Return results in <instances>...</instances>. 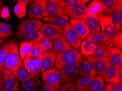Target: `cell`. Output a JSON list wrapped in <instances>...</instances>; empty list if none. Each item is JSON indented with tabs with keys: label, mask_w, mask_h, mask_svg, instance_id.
<instances>
[{
	"label": "cell",
	"mask_w": 122,
	"mask_h": 91,
	"mask_svg": "<svg viewBox=\"0 0 122 91\" xmlns=\"http://www.w3.org/2000/svg\"><path fill=\"white\" fill-rule=\"evenodd\" d=\"M6 43L7 54L5 62V68L13 74L21 66L23 62L20 57L18 42L10 40Z\"/></svg>",
	"instance_id": "1"
},
{
	"label": "cell",
	"mask_w": 122,
	"mask_h": 91,
	"mask_svg": "<svg viewBox=\"0 0 122 91\" xmlns=\"http://www.w3.org/2000/svg\"><path fill=\"white\" fill-rule=\"evenodd\" d=\"M83 60V55L80 52L71 49L58 53L55 63V68L60 70L64 67L77 63Z\"/></svg>",
	"instance_id": "2"
},
{
	"label": "cell",
	"mask_w": 122,
	"mask_h": 91,
	"mask_svg": "<svg viewBox=\"0 0 122 91\" xmlns=\"http://www.w3.org/2000/svg\"><path fill=\"white\" fill-rule=\"evenodd\" d=\"M83 59L88 61L92 65L95 73L98 75V77H101L103 80L105 71L108 66L110 64L108 59L98 58L92 56H83Z\"/></svg>",
	"instance_id": "3"
},
{
	"label": "cell",
	"mask_w": 122,
	"mask_h": 91,
	"mask_svg": "<svg viewBox=\"0 0 122 91\" xmlns=\"http://www.w3.org/2000/svg\"><path fill=\"white\" fill-rule=\"evenodd\" d=\"M42 57L31 58L26 57L23 61V64L28 72L31 78L38 77L41 73Z\"/></svg>",
	"instance_id": "4"
},
{
	"label": "cell",
	"mask_w": 122,
	"mask_h": 91,
	"mask_svg": "<svg viewBox=\"0 0 122 91\" xmlns=\"http://www.w3.org/2000/svg\"><path fill=\"white\" fill-rule=\"evenodd\" d=\"M82 62L68 65L61 69L59 72L60 73L61 82L62 84L73 81L78 76L79 68Z\"/></svg>",
	"instance_id": "5"
},
{
	"label": "cell",
	"mask_w": 122,
	"mask_h": 91,
	"mask_svg": "<svg viewBox=\"0 0 122 91\" xmlns=\"http://www.w3.org/2000/svg\"><path fill=\"white\" fill-rule=\"evenodd\" d=\"M99 19L101 32L111 40L117 33L111 18L110 16L102 14L100 15Z\"/></svg>",
	"instance_id": "6"
},
{
	"label": "cell",
	"mask_w": 122,
	"mask_h": 91,
	"mask_svg": "<svg viewBox=\"0 0 122 91\" xmlns=\"http://www.w3.org/2000/svg\"><path fill=\"white\" fill-rule=\"evenodd\" d=\"M46 0H35L30 5L27 13V17L35 20L42 19L44 18L45 11Z\"/></svg>",
	"instance_id": "7"
},
{
	"label": "cell",
	"mask_w": 122,
	"mask_h": 91,
	"mask_svg": "<svg viewBox=\"0 0 122 91\" xmlns=\"http://www.w3.org/2000/svg\"><path fill=\"white\" fill-rule=\"evenodd\" d=\"M63 31L64 37L66 41L73 49L79 51L82 40L69 23L63 27Z\"/></svg>",
	"instance_id": "8"
},
{
	"label": "cell",
	"mask_w": 122,
	"mask_h": 91,
	"mask_svg": "<svg viewBox=\"0 0 122 91\" xmlns=\"http://www.w3.org/2000/svg\"><path fill=\"white\" fill-rule=\"evenodd\" d=\"M42 79L46 84L58 89L61 83L60 72L54 67L42 73Z\"/></svg>",
	"instance_id": "9"
},
{
	"label": "cell",
	"mask_w": 122,
	"mask_h": 91,
	"mask_svg": "<svg viewBox=\"0 0 122 91\" xmlns=\"http://www.w3.org/2000/svg\"><path fill=\"white\" fill-rule=\"evenodd\" d=\"M39 31L44 37L52 40L64 36L63 28L52 24H44L40 28Z\"/></svg>",
	"instance_id": "10"
},
{
	"label": "cell",
	"mask_w": 122,
	"mask_h": 91,
	"mask_svg": "<svg viewBox=\"0 0 122 91\" xmlns=\"http://www.w3.org/2000/svg\"><path fill=\"white\" fill-rule=\"evenodd\" d=\"M43 25L40 20L26 18L20 21L17 26L18 30L20 32H33L39 31V29Z\"/></svg>",
	"instance_id": "11"
},
{
	"label": "cell",
	"mask_w": 122,
	"mask_h": 91,
	"mask_svg": "<svg viewBox=\"0 0 122 91\" xmlns=\"http://www.w3.org/2000/svg\"><path fill=\"white\" fill-rule=\"evenodd\" d=\"M64 8L67 16L71 19L84 20L89 16L86 7L85 5L66 7Z\"/></svg>",
	"instance_id": "12"
},
{
	"label": "cell",
	"mask_w": 122,
	"mask_h": 91,
	"mask_svg": "<svg viewBox=\"0 0 122 91\" xmlns=\"http://www.w3.org/2000/svg\"><path fill=\"white\" fill-rule=\"evenodd\" d=\"M67 16L64 7L59 5L57 0H49L46 3L44 17L48 16Z\"/></svg>",
	"instance_id": "13"
},
{
	"label": "cell",
	"mask_w": 122,
	"mask_h": 91,
	"mask_svg": "<svg viewBox=\"0 0 122 91\" xmlns=\"http://www.w3.org/2000/svg\"><path fill=\"white\" fill-rule=\"evenodd\" d=\"M69 24L82 41L86 39L90 34V31L87 26L83 20L70 19Z\"/></svg>",
	"instance_id": "14"
},
{
	"label": "cell",
	"mask_w": 122,
	"mask_h": 91,
	"mask_svg": "<svg viewBox=\"0 0 122 91\" xmlns=\"http://www.w3.org/2000/svg\"><path fill=\"white\" fill-rule=\"evenodd\" d=\"M58 55L56 52L52 50L45 53L42 57V66L41 69V73L48 70L54 67L56 58Z\"/></svg>",
	"instance_id": "15"
},
{
	"label": "cell",
	"mask_w": 122,
	"mask_h": 91,
	"mask_svg": "<svg viewBox=\"0 0 122 91\" xmlns=\"http://www.w3.org/2000/svg\"><path fill=\"white\" fill-rule=\"evenodd\" d=\"M16 79L10 72L5 69L2 74V80L0 91H11L13 88Z\"/></svg>",
	"instance_id": "16"
},
{
	"label": "cell",
	"mask_w": 122,
	"mask_h": 91,
	"mask_svg": "<svg viewBox=\"0 0 122 91\" xmlns=\"http://www.w3.org/2000/svg\"><path fill=\"white\" fill-rule=\"evenodd\" d=\"M112 48V45L111 40L102 44H97L95 45V49L94 50L93 54L92 56L98 58L108 59L109 53Z\"/></svg>",
	"instance_id": "17"
},
{
	"label": "cell",
	"mask_w": 122,
	"mask_h": 91,
	"mask_svg": "<svg viewBox=\"0 0 122 91\" xmlns=\"http://www.w3.org/2000/svg\"><path fill=\"white\" fill-rule=\"evenodd\" d=\"M42 85V83L38 76L22 82L21 88L22 91H41Z\"/></svg>",
	"instance_id": "18"
},
{
	"label": "cell",
	"mask_w": 122,
	"mask_h": 91,
	"mask_svg": "<svg viewBox=\"0 0 122 91\" xmlns=\"http://www.w3.org/2000/svg\"><path fill=\"white\" fill-rule=\"evenodd\" d=\"M15 35L21 42H36L40 41L43 38V35L40 31L33 32H16Z\"/></svg>",
	"instance_id": "19"
},
{
	"label": "cell",
	"mask_w": 122,
	"mask_h": 91,
	"mask_svg": "<svg viewBox=\"0 0 122 91\" xmlns=\"http://www.w3.org/2000/svg\"><path fill=\"white\" fill-rule=\"evenodd\" d=\"M86 9L89 16L99 17L100 15L104 14L103 6L101 1L99 0H93L90 2Z\"/></svg>",
	"instance_id": "20"
},
{
	"label": "cell",
	"mask_w": 122,
	"mask_h": 91,
	"mask_svg": "<svg viewBox=\"0 0 122 91\" xmlns=\"http://www.w3.org/2000/svg\"><path fill=\"white\" fill-rule=\"evenodd\" d=\"M103 81L108 83L119 84L118 78V68L111 64L109 65L105 71Z\"/></svg>",
	"instance_id": "21"
},
{
	"label": "cell",
	"mask_w": 122,
	"mask_h": 91,
	"mask_svg": "<svg viewBox=\"0 0 122 91\" xmlns=\"http://www.w3.org/2000/svg\"><path fill=\"white\" fill-rule=\"evenodd\" d=\"M16 5H14L13 10L16 18L19 19H22L26 14L27 5L28 3H32L33 1L29 0H19L15 1Z\"/></svg>",
	"instance_id": "22"
},
{
	"label": "cell",
	"mask_w": 122,
	"mask_h": 91,
	"mask_svg": "<svg viewBox=\"0 0 122 91\" xmlns=\"http://www.w3.org/2000/svg\"><path fill=\"white\" fill-rule=\"evenodd\" d=\"M108 59L111 64L118 68L122 64V50L115 48H112L109 53Z\"/></svg>",
	"instance_id": "23"
},
{
	"label": "cell",
	"mask_w": 122,
	"mask_h": 91,
	"mask_svg": "<svg viewBox=\"0 0 122 91\" xmlns=\"http://www.w3.org/2000/svg\"><path fill=\"white\" fill-rule=\"evenodd\" d=\"M122 7H120L116 4V7L110 15L115 27L116 32L122 30Z\"/></svg>",
	"instance_id": "24"
},
{
	"label": "cell",
	"mask_w": 122,
	"mask_h": 91,
	"mask_svg": "<svg viewBox=\"0 0 122 91\" xmlns=\"http://www.w3.org/2000/svg\"><path fill=\"white\" fill-rule=\"evenodd\" d=\"M42 20L47 24H52L62 28L69 23L68 16L64 15L44 17Z\"/></svg>",
	"instance_id": "25"
},
{
	"label": "cell",
	"mask_w": 122,
	"mask_h": 91,
	"mask_svg": "<svg viewBox=\"0 0 122 91\" xmlns=\"http://www.w3.org/2000/svg\"><path fill=\"white\" fill-rule=\"evenodd\" d=\"M95 72L92 65L88 61L83 59L79 68L78 77H91L95 76Z\"/></svg>",
	"instance_id": "26"
},
{
	"label": "cell",
	"mask_w": 122,
	"mask_h": 91,
	"mask_svg": "<svg viewBox=\"0 0 122 91\" xmlns=\"http://www.w3.org/2000/svg\"><path fill=\"white\" fill-rule=\"evenodd\" d=\"M83 20L87 26L90 31V34L97 33L101 31L99 19L98 16H88Z\"/></svg>",
	"instance_id": "27"
},
{
	"label": "cell",
	"mask_w": 122,
	"mask_h": 91,
	"mask_svg": "<svg viewBox=\"0 0 122 91\" xmlns=\"http://www.w3.org/2000/svg\"><path fill=\"white\" fill-rule=\"evenodd\" d=\"M72 49L73 48L66 41L64 36L60 37L53 40V47L51 50L57 53Z\"/></svg>",
	"instance_id": "28"
},
{
	"label": "cell",
	"mask_w": 122,
	"mask_h": 91,
	"mask_svg": "<svg viewBox=\"0 0 122 91\" xmlns=\"http://www.w3.org/2000/svg\"><path fill=\"white\" fill-rule=\"evenodd\" d=\"M86 39L92 42L95 45L104 43L110 40L101 31L97 33L89 34Z\"/></svg>",
	"instance_id": "29"
},
{
	"label": "cell",
	"mask_w": 122,
	"mask_h": 91,
	"mask_svg": "<svg viewBox=\"0 0 122 91\" xmlns=\"http://www.w3.org/2000/svg\"><path fill=\"white\" fill-rule=\"evenodd\" d=\"M95 44L88 40H84L81 44V53L85 56H92L95 49Z\"/></svg>",
	"instance_id": "30"
},
{
	"label": "cell",
	"mask_w": 122,
	"mask_h": 91,
	"mask_svg": "<svg viewBox=\"0 0 122 91\" xmlns=\"http://www.w3.org/2000/svg\"><path fill=\"white\" fill-rule=\"evenodd\" d=\"M13 74L15 77V79L21 83L31 79L29 73L24 67L23 63L21 65V66L16 70V72H14Z\"/></svg>",
	"instance_id": "31"
},
{
	"label": "cell",
	"mask_w": 122,
	"mask_h": 91,
	"mask_svg": "<svg viewBox=\"0 0 122 91\" xmlns=\"http://www.w3.org/2000/svg\"><path fill=\"white\" fill-rule=\"evenodd\" d=\"M95 76L91 77H79L76 82L77 91H85L89 86Z\"/></svg>",
	"instance_id": "32"
},
{
	"label": "cell",
	"mask_w": 122,
	"mask_h": 91,
	"mask_svg": "<svg viewBox=\"0 0 122 91\" xmlns=\"http://www.w3.org/2000/svg\"><path fill=\"white\" fill-rule=\"evenodd\" d=\"M34 42H20L19 46V52L20 57L21 61L24 60L30 51Z\"/></svg>",
	"instance_id": "33"
},
{
	"label": "cell",
	"mask_w": 122,
	"mask_h": 91,
	"mask_svg": "<svg viewBox=\"0 0 122 91\" xmlns=\"http://www.w3.org/2000/svg\"><path fill=\"white\" fill-rule=\"evenodd\" d=\"M104 85L105 82L103 80L98 76H95L90 85L85 91H101Z\"/></svg>",
	"instance_id": "34"
},
{
	"label": "cell",
	"mask_w": 122,
	"mask_h": 91,
	"mask_svg": "<svg viewBox=\"0 0 122 91\" xmlns=\"http://www.w3.org/2000/svg\"><path fill=\"white\" fill-rule=\"evenodd\" d=\"M40 41H37L34 43L32 47L26 57H31V58H40V57H43L44 53L42 51L40 48Z\"/></svg>",
	"instance_id": "35"
},
{
	"label": "cell",
	"mask_w": 122,
	"mask_h": 91,
	"mask_svg": "<svg viewBox=\"0 0 122 91\" xmlns=\"http://www.w3.org/2000/svg\"><path fill=\"white\" fill-rule=\"evenodd\" d=\"M59 5L62 7H72L79 5H85L88 0H57Z\"/></svg>",
	"instance_id": "36"
},
{
	"label": "cell",
	"mask_w": 122,
	"mask_h": 91,
	"mask_svg": "<svg viewBox=\"0 0 122 91\" xmlns=\"http://www.w3.org/2000/svg\"><path fill=\"white\" fill-rule=\"evenodd\" d=\"M7 54V43L3 44L0 48V73H2L5 69V62Z\"/></svg>",
	"instance_id": "37"
},
{
	"label": "cell",
	"mask_w": 122,
	"mask_h": 91,
	"mask_svg": "<svg viewBox=\"0 0 122 91\" xmlns=\"http://www.w3.org/2000/svg\"><path fill=\"white\" fill-rule=\"evenodd\" d=\"M101 2L104 8V14L110 16L117 4V0H102Z\"/></svg>",
	"instance_id": "38"
},
{
	"label": "cell",
	"mask_w": 122,
	"mask_h": 91,
	"mask_svg": "<svg viewBox=\"0 0 122 91\" xmlns=\"http://www.w3.org/2000/svg\"><path fill=\"white\" fill-rule=\"evenodd\" d=\"M1 27V37L0 39L4 40L12 35L13 33L12 26L10 24L6 23H0Z\"/></svg>",
	"instance_id": "39"
},
{
	"label": "cell",
	"mask_w": 122,
	"mask_h": 91,
	"mask_svg": "<svg viewBox=\"0 0 122 91\" xmlns=\"http://www.w3.org/2000/svg\"><path fill=\"white\" fill-rule=\"evenodd\" d=\"M40 46L42 51L44 53L52 49L53 40L47 37H44L40 42Z\"/></svg>",
	"instance_id": "40"
},
{
	"label": "cell",
	"mask_w": 122,
	"mask_h": 91,
	"mask_svg": "<svg viewBox=\"0 0 122 91\" xmlns=\"http://www.w3.org/2000/svg\"><path fill=\"white\" fill-rule=\"evenodd\" d=\"M112 48H117L122 50V33L121 31L117 32L111 40Z\"/></svg>",
	"instance_id": "41"
},
{
	"label": "cell",
	"mask_w": 122,
	"mask_h": 91,
	"mask_svg": "<svg viewBox=\"0 0 122 91\" xmlns=\"http://www.w3.org/2000/svg\"><path fill=\"white\" fill-rule=\"evenodd\" d=\"M58 91H77L76 82L73 81L62 84L59 87Z\"/></svg>",
	"instance_id": "42"
},
{
	"label": "cell",
	"mask_w": 122,
	"mask_h": 91,
	"mask_svg": "<svg viewBox=\"0 0 122 91\" xmlns=\"http://www.w3.org/2000/svg\"><path fill=\"white\" fill-rule=\"evenodd\" d=\"M0 16L2 19H4L5 21H8L11 18V14L8 7L7 5L2 7L1 12H0Z\"/></svg>",
	"instance_id": "43"
},
{
	"label": "cell",
	"mask_w": 122,
	"mask_h": 91,
	"mask_svg": "<svg viewBox=\"0 0 122 91\" xmlns=\"http://www.w3.org/2000/svg\"><path fill=\"white\" fill-rule=\"evenodd\" d=\"M107 86L110 91H122V86L120 84L108 83Z\"/></svg>",
	"instance_id": "44"
},
{
	"label": "cell",
	"mask_w": 122,
	"mask_h": 91,
	"mask_svg": "<svg viewBox=\"0 0 122 91\" xmlns=\"http://www.w3.org/2000/svg\"><path fill=\"white\" fill-rule=\"evenodd\" d=\"M58 88L50 86L44 82L42 83L41 91H58Z\"/></svg>",
	"instance_id": "45"
},
{
	"label": "cell",
	"mask_w": 122,
	"mask_h": 91,
	"mask_svg": "<svg viewBox=\"0 0 122 91\" xmlns=\"http://www.w3.org/2000/svg\"><path fill=\"white\" fill-rule=\"evenodd\" d=\"M118 78L120 85H122V64L118 68Z\"/></svg>",
	"instance_id": "46"
},
{
	"label": "cell",
	"mask_w": 122,
	"mask_h": 91,
	"mask_svg": "<svg viewBox=\"0 0 122 91\" xmlns=\"http://www.w3.org/2000/svg\"><path fill=\"white\" fill-rule=\"evenodd\" d=\"M11 91H21L20 85L17 80H16V82H15V83L14 86Z\"/></svg>",
	"instance_id": "47"
},
{
	"label": "cell",
	"mask_w": 122,
	"mask_h": 91,
	"mask_svg": "<svg viewBox=\"0 0 122 91\" xmlns=\"http://www.w3.org/2000/svg\"><path fill=\"white\" fill-rule=\"evenodd\" d=\"M101 91H109V89H108L107 85H106V86H103V87L102 88V90H101Z\"/></svg>",
	"instance_id": "48"
},
{
	"label": "cell",
	"mask_w": 122,
	"mask_h": 91,
	"mask_svg": "<svg viewBox=\"0 0 122 91\" xmlns=\"http://www.w3.org/2000/svg\"><path fill=\"white\" fill-rule=\"evenodd\" d=\"M5 43V41L3 39H0V48L1 47L2 45H3V44Z\"/></svg>",
	"instance_id": "49"
},
{
	"label": "cell",
	"mask_w": 122,
	"mask_h": 91,
	"mask_svg": "<svg viewBox=\"0 0 122 91\" xmlns=\"http://www.w3.org/2000/svg\"><path fill=\"white\" fill-rule=\"evenodd\" d=\"M3 5V1H0V12H1V10L2 8Z\"/></svg>",
	"instance_id": "50"
},
{
	"label": "cell",
	"mask_w": 122,
	"mask_h": 91,
	"mask_svg": "<svg viewBox=\"0 0 122 91\" xmlns=\"http://www.w3.org/2000/svg\"><path fill=\"white\" fill-rule=\"evenodd\" d=\"M2 73H0V87H1L2 83Z\"/></svg>",
	"instance_id": "51"
},
{
	"label": "cell",
	"mask_w": 122,
	"mask_h": 91,
	"mask_svg": "<svg viewBox=\"0 0 122 91\" xmlns=\"http://www.w3.org/2000/svg\"><path fill=\"white\" fill-rule=\"evenodd\" d=\"M0 37H1V27H0Z\"/></svg>",
	"instance_id": "52"
}]
</instances>
